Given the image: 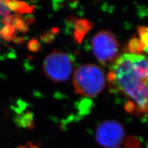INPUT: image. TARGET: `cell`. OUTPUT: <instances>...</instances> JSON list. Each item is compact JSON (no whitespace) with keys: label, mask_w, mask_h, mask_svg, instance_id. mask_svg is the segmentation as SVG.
<instances>
[{"label":"cell","mask_w":148,"mask_h":148,"mask_svg":"<svg viewBox=\"0 0 148 148\" xmlns=\"http://www.w3.org/2000/svg\"><path fill=\"white\" fill-rule=\"evenodd\" d=\"M116 36L109 31H101L91 39V48L96 58L103 66L112 62L119 52Z\"/></svg>","instance_id":"277c9868"},{"label":"cell","mask_w":148,"mask_h":148,"mask_svg":"<svg viewBox=\"0 0 148 148\" xmlns=\"http://www.w3.org/2000/svg\"><path fill=\"white\" fill-rule=\"evenodd\" d=\"M140 145L138 138L132 136L127 140L126 146L127 148H137Z\"/></svg>","instance_id":"5bb4252c"},{"label":"cell","mask_w":148,"mask_h":148,"mask_svg":"<svg viewBox=\"0 0 148 148\" xmlns=\"http://www.w3.org/2000/svg\"><path fill=\"white\" fill-rule=\"evenodd\" d=\"M70 56L61 51H53L46 56L43 62L45 75L54 82H63L70 78L73 71Z\"/></svg>","instance_id":"3957f363"},{"label":"cell","mask_w":148,"mask_h":148,"mask_svg":"<svg viewBox=\"0 0 148 148\" xmlns=\"http://www.w3.org/2000/svg\"><path fill=\"white\" fill-rule=\"evenodd\" d=\"M28 48L32 52H37L40 49V44L39 41L36 39H32L28 43Z\"/></svg>","instance_id":"4fadbf2b"},{"label":"cell","mask_w":148,"mask_h":148,"mask_svg":"<svg viewBox=\"0 0 148 148\" xmlns=\"http://www.w3.org/2000/svg\"><path fill=\"white\" fill-rule=\"evenodd\" d=\"M125 130L115 120H106L101 123L96 131V140L105 148H119L125 137Z\"/></svg>","instance_id":"5b68a950"},{"label":"cell","mask_w":148,"mask_h":148,"mask_svg":"<svg viewBox=\"0 0 148 148\" xmlns=\"http://www.w3.org/2000/svg\"><path fill=\"white\" fill-rule=\"evenodd\" d=\"M12 25L14 27L16 30H18L21 33H26L29 30V27L25 21L22 19L20 14L14 15Z\"/></svg>","instance_id":"8fae6325"},{"label":"cell","mask_w":148,"mask_h":148,"mask_svg":"<svg viewBox=\"0 0 148 148\" xmlns=\"http://www.w3.org/2000/svg\"><path fill=\"white\" fill-rule=\"evenodd\" d=\"M127 49L130 52L129 53L140 54V53L144 51V45L142 43L140 38H138L135 35L129 40Z\"/></svg>","instance_id":"ba28073f"},{"label":"cell","mask_w":148,"mask_h":148,"mask_svg":"<svg viewBox=\"0 0 148 148\" xmlns=\"http://www.w3.org/2000/svg\"><path fill=\"white\" fill-rule=\"evenodd\" d=\"M109 88L121 92L135 105V114H148V58L142 54L124 53L110 66Z\"/></svg>","instance_id":"6da1fadb"},{"label":"cell","mask_w":148,"mask_h":148,"mask_svg":"<svg viewBox=\"0 0 148 148\" xmlns=\"http://www.w3.org/2000/svg\"><path fill=\"white\" fill-rule=\"evenodd\" d=\"M59 31L58 29L54 28V29L51 30L49 32H46L43 35L41 36V38L43 42L46 43H50L54 40L55 35Z\"/></svg>","instance_id":"7c38bea8"},{"label":"cell","mask_w":148,"mask_h":148,"mask_svg":"<svg viewBox=\"0 0 148 148\" xmlns=\"http://www.w3.org/2000/svg\"><path fill=\"white\" fill-rule=\"evenodd\" d=\"M125 110L130 114H133L135 111V105L132 101H128L125 105Z\"/></svg>","instance_id":"9a60e30c"},{"label":"cell","mask_w":148,"mask_h":148,"mask_svg":"<svg viewBox=\"0 0 148 148\" xmlns=\"http://www.w3.org/2000/svg\"><path fill=\"white\" fill-rule=\"evenodd\" d=\"M30 148H38V147H35V146H32Z\"/></svg>","instance_id":"2e32d148"},{"label":"cell","mask_w":148,"mask_h":148,"mask_svg":"<svg viewBox=\"0 0 148 148\" xmlns=\"http://www.w3.org/2000/svg\"><path fill=\"white\" fill-rule=\"evenodd\" d=\"M138 33L140 40L144 45V51L148 54V27H138Z\"/></svg>","instance_id":"30bf717a"},{"label":"cell","mask_w":148,"mask_h":148,"mask_svg":"<svg viewBox=\"0 0 148 148\" xmlns=\"http://www.w3.org/2000/svg\"><path fill=\"white\" fill-rule=\"evenodd\" d=\"M16 29L12 25H6L0 30V36L6 41H12L15 40Z\"/></svg>","instance_id":"9c48e42d"},{"label":"cell","mask_w":148,"mask_h":148,"mask_svg":"<svg viewBox=\"0 0 148 148\" xmlns=\"http://www.w3.org/2000/svg\"><path fill=\"white\" fill-rule=\"evenodd\" d=\"M3 4L8 9L19 14H30L33 12L35 6L30 5L25 2L17 1H1Z\"/></svg>","instance_id":"52a82bcc"},{"label":"cell","mask_w":148,"mask_h":148,"mask_svg":"<svg viewBox=\"0 0 148 148\" xmlns=\"http://www.w3.org/2000/svg\"><path fill=\"white\" fill-rule=\"evenodd\" d=\"M92 27L93 24L85 18L74 21L73 36L76 42L80 43L88 32L92 29Z\"/></svg>","instance_id":"8992f818"},{"label":"cell","mask_w":148,"mask_h":148,"mask_svg":"<svg viewBox=\"0 0 148 148\" xmlns=\"http://www.w3.org/2000/svg\"><path fill=\"white\" fill-rule=\"evenodd\" d=\"M73 83L78 94L87 98H93L104 88V72L95 64L82 65L74 72Z\"/></svg>","instance_id":"7a4b0ae2"}]
</instances>
